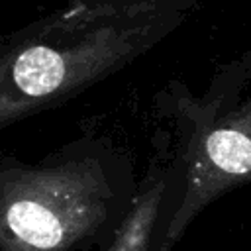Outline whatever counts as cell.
Returning a JSON list of instances; mask_svg holds the SVG:
<instances>
[{"label": "cell", "instance_id": "1", "mask_svg": "<svg viewBox=\"0 0 251 251\" xmlns=\"http://www.w3.org/2000/svg\"><path fill=\"white\" fill-rule=\"evenodd\" d=\"M198 0H67L0 43V127L120 71Z\"/></svg>", "mask_w": 251, "mask_h": 251}, {"label": "cell", "instance_id": "2", "mask_svg": "<svg viewBox=\"0 0 251 251\" xmlns=\"http://www.w3.org/2000/svg\"><path fill=\"white\" fill-rule=\"evenodd\" d=\"M118 204L96 157L0 175V251H71L96 235Z\"/></svg>", "mask_w": 251, "mask_h": 251}, {"label": "cell", "instance_id": "3", "mask_svg": "<svg viewBox=\"0 0 251 251\" xmlns=\"http://www.w3.org/2000/svg\"><path fill=\"white\" fill-rule=\"evenodd\" d=\"M251 178V100L214 124L198 141L186 171L184 194L159 251L175 243L192 218L216 196Z\"/></svg>", "mask_w": 251, "mask_h": 251}, {"label": "cell", "instance_id": "4", "mask_svg": "<svg viewBox=\"0 0 251 251\" xmlns=\"http://www.w3.org/2000/svg\"><path fill=\"white\" fill-rule=\"evenodd\" d=\"M165 192L167 178L159 176L135 198L108 251H149V241L157 226Z\"/></svg>", "mask_w": 251, "mask_h": 251}]
</instances>
